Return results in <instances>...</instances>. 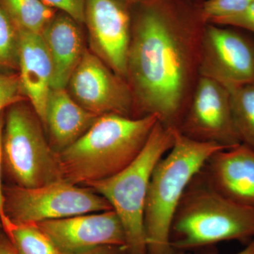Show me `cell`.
<instances>
[{"label": "cell", "instance_id": "obj_1", "mask_svg": "<svg viewBox=\"0 0 254 254\" xmlns=\"http://www.w3.org/2000/svg\"><path fill=\"white\" fill-rule=\"evenodd\" d=\"M132 23L127 81L134 118L155 115L178 129L200 77L201 14H185L165 0H146Z\"/></svg>", "mask_w": 254, "mask_h": 254}, {"label": "cell", "instance_id": "obj_2", "mask_svg": "<svg viewBox=\"0 0 254 254\" xmlns=\"http://www.w3.org/2000/svg\"><path fill=\"white\" fill-rule=\"evenodd\" d=\"M158 122L155 115L98 117L77 141L57 153L63 180L88 187L120 173L141 153Z\"/></svg>", "mask_w": 254, "mask_h": 254}, {"label": "cell", "instance_id": "obj_3", "mask_svg": "<svg viewBox=\"0 0 254 254\" xmlns=\"http://www.w3.org/2000/svg\"><path fill=\"white\" fill-rule=\"evenodd\" d=\"M254 239V208L224 196L205 180L201 171L190 182L174 215L170 245L189 252L227 241L248 244Z\"/></svg>", "mask_w": 254, "mask_h": 254}, {"label": "cell", "instance_id": "obj_4", "mask_svg": "<svg viewBox=\"0 0 254 254\" xmlns=\"http://www.w3.org/2000/svg\"><path fill=\"white\" fill-rule=\"evenodd\" d=\"M224 147L195 141L175 131L172 148L155 165L145 203L147 254H173L170 227L187 187L209 158Z\"/></svg>", "mask_w": 254, "mask_h": 254}, {"label": "cell", "instance_id": "obj_5", "mask_svg": "<svg viewBox=\"0 0 254 254\" xmlns=\"http://www.w3.org/2000/svg\"><path fill=\"white\" fill-rule=\"evenodd\" d=\"M174 128L158 122L139 155L113 177L88 188L108 200L122 222L128 254H147L144 214L147 194L155 165L175 141Z\"/></svg>", "mask_w": 254, "mask_h": 254}, {"label": "cell", "instance_id": "obj_6", "mask_svg": "<svg viewBox=\"0 0 254 254\" xmlns=\"http://www.w3.org/2000/svg\"><path fill=\"white\" fill-rule=\"evenodd\" d=\"M43 123L23 101L7 108L3 128V160L18 186L38 187L63 180L58 155Z\"/></svg>", "mask_w": 254, "mask_h": 254}, {"label": "cell", "instance_id": "obj_7", "mask_svg": "<svg viewBox=\"0 0 254 254\" xmlns=\"http://www.w3.org/2000/svg\"><path fill=\"white\" fill-rule=\"evenodd\" d=\"M4 211L17 223H38L113 210L108 200L88 187L60 180L43 186L4 188Z\"/></svg>", "mask_w": 254, "mask_h": 254}, {"label": "cell", "instance_id": "obj_8", "mask_svg": "<svg viewBox=\"0 0 254 254\" xmlns=\"http://www.w3.org/2000/svg\"><path fill=\"white\" fill-rule=\"evenodd\" d=\"M200 76L227 88L254 84V36L240 28L205 23L200 47Z\"/></svg>", "mask_w": 254, "mask_h": 254}, {"label": "cell", "instance_id": "obj_9", "mask_svg": "<svg viewBox=\"0 0 254 254\" xmlns=\"http://www.w3.org/2000/svg\"><path fill=\"white\" fill-rule=\"evenodd\" d=\"M67 88L78 105L97 116L134 115L133 95L126 80L88 50L71 74Z\"/></svg>", "mask_w": 254, "mask_h": 254}, {"label": "cell", "instance_id": "obj_10", "mask_svg": "<svg viewBox=\"0 0 254 254\" xmlns=\"http://www.w3.org/2000/svg\"><path fill=\"white\" fill-rule=\"evenodd\" d=\"M177 130L195 141L225 148L242 143L232 119L230 92L221 83L205 76L198 78Z\"/></svg>", "mask_w": 254, "mask_h": 254}, {"label": "cell", "instance_id": "obj_11", "mask_svg": "<svg viewBox=\"0 0 254 254\" xmlns=\"http://www.w3.org/2000/svg\"><path fill=\"white\" fill-rule=\"evenodd\" d=\"M92 53L127 81L131 16L121 0H86L85 22Z\"/></svg>", "mask_w": 254, "mask_h": 254}, {"label": "cell", "instance_id": "obj_12", "mask_svg": "<svg viewBox=\"0 0 254 254\" xmlns=\"http://www.w3.org/2000/svg\"><path fill=\"white\" fill-rule=\"evenodd\" d=\"M36 224L63 253H81L103 247L127 250L125 230L113 210Z\"/></svg>", "mask_w": 254, "mask_h": 254}, {"label": "cell", "instance_id": "obj_13", "mask_svg": "<svg viewBox=\"0 0 254 254\" xmlns=\"http://www.w3.org/2000/svg\"><path fill=\"white\" fill-rule=\"evenodd\" d=\"M214 190L228 199L254 208V149L240 143L215 152L201 170Z\"/></svg>", "mask_w": 254, "mask_h": 254}, {"label": "cell", "instance_id": "obj_14", "mask_svg": "<svg viewBox=\"0 0 254 254\" xmlns=\"http://www.w3.org/2000/svg\"><path fill=\"white\" fill-rule=\"evenodd\" d=\"M18 77L28 98L45 127L47 104L52 89L53 64L40 33L19 31Z\"/></svg>", "mask_w": 254, "mask_h": 254}, {"label": "cell", "instance_id": "obj_15", "mask_svg": "<svg viewBox=\"0 0 254 254\" xmlns=\"http://www.w3.org/2000/svg\"><path fill=\"white\" fill-rule=\"evenodd\" d=\"M80 23L57 12L41 33L53 64L52 88H66L85 50Z\"/></svg>", "mask_w": 254, "mask_h": 254}, {"label": "cell", "instance_id": "obj_16", "mask_svg": "<svg viewBox=\"0 0 254 254\" xmlns=\"http://www.w3.org/2000/svg\"><path fill=\"white\" fill-rule=\"evenodd\" d=\"M98 117L78 105L66 88H52L45 123L52 148L56 153L66 149L84 135Z\"/></svg>", "mask_w": 254, "mask_h": 254}, {"label": "cell", "instance_id": "obj_17", "mask_svg": "<svg viewBox=\"0 0 254 254\" xmlns=\"http://www.w3.org/2000/svg\"><path fill=\"white\" fill-rule=\"evenodd\" d=\"M0 4L18 30L40 34L57 13L42 0H0Z\"/></svg>", "mask_w": 254, "mask_h": 254}, {"label": "cell", "instance_id": "obj_18", "mask_svg": "<svg viewBox=\"0 0 254 254\" xmlns=\"http://www.w3.org/2000/svg\"><path fill=\"white\" fill-rule=\"evenodd\" d=\"M3 232L18 254H64L36 223L11 221Z\"/></svg>", "mask_w": 254, "mask_h": 254}, {"label": "cell", "instance_id": "obj_19", "mask_svg": "<svg viewBox=\"0 0 254 254\" xmlns=\"http://www.w3.org/2000/svg\"><path fill=\"white\" fill-rule=\"evenodd\" d=\"M232 119L241 143L254 149V84L228 88Z\"/></svg>", "mask_w": 254, "mask_h": 254}, {"label": "cell", "instance_id": "obj_20", "mask_svg": "<svg viewBox=\"0 0 254 254\" xmlns=\"http://www.w3.org/2000/svg\"><path fill=\"white\" fill-rule=\"evenodd\" d=\"M19 33L0 4V70H18Z\"/></svg>", "mask_w": 254, "mask_h": 254}, {"label": "cell", "instance_id": "obj_21", "mask_svg": "<svg viewBox=\"0 0 254 254\" xmlns=\"http://www.w3.org/2000/svg\"><path fill=\"white\" fill-rule=\"evenodd\" d=\"M254 0H208L200 10L205 23L240 14L253 4Z\"/></svg>", "mask_w": 254, "mask_h": 254}, {"label": "cell", "instance_id": "obj_22", "mask_svg": "<svg viewBox=\"0 0 254 254\" xmlns=\"http://www.w3.org/2000/svg\"><path fill=\"white\" fill-rule=\"evenodd\" d=\"M23 95L18 74L0 73V114L14 103L23 101Z\"/></svg>", "mask_w": 254, "mask_h": 254}, {"label": "cell", "instance_id": "obj_23", "mask_svg": "<svg viewBox=\"0 0 254 254\" xmlns=\"http://www.w3.org/2000/svg\"><path fill=\"white\" fill-rule=\"evenodd\" d=\"M47 5L66 13L78 23L85 22L86 0H42Z\"/></svg>", "mask_w": 254, "mask_h": 254}, {"label": "cell", "instance_id": "obj_24", "mask_svg": "<svg viewBox=\"0 0 254 254\" xmlns=\"http://www.w3.org/2000/svg\"><path fill=\"white\" fill-rule=\"evenodd\" d=\"M209 23L240 28L254 36V2L240 14L215 20Z\"/></svg>", "mask_w": 254, "mask_h": 254}, {"label": "cell", "instance_id": "obj_25", "mask_svg": "<svg viewBox=\"0 0 254 254\" xmlns=\"http://www.w3.org/2000/svg\"><path fill=\"white\" fill-rule=\"evenodd\" d=\"M3 128H4V120H3L2 113L0 114V225H1L2 230H4L11 223V221L5 213L4 188H3L2 184H1V167H2V164L4 163L2 150Z\"/></svg>", "mask_w": 254, "mask_h": 254}, {"label": "cell", "instance_id": "obj_26", "mask_svg": "<svg viewBox=\"0 0 254 254\" xmlns=\"http://www.w3.org/2000/svg\"><path fill=\"white\" fill-rule=\"evenodd\" d=\"M128 254L126 249L119 247H103L88 252L76 254Z\"/></svg>", "mask_w": 254, "mask_h": 254}, {"label": "cell", "instance_id": "obj_27", "mask_svg": "<svg viewBox=\"0 0 254 254\" xmlns=\"http://www.w3.org/2000/svg\"><path fill=\"white\" fill-rule=\"evenodd\" d=\"M0 254H18L5 235L0 234Z\"/></svg>", "mask_w": 254, "mask_h": 254}, {"label": "cell", "instance_id": "obj_28", "mask_svg": "<svg viewBox=\"0 0 254 254\" xmlns=\"http://www.w3.org/2000/svg\"><path fill=\"white\" fill-rule=\"evenodd\" d=\"M236 254H254V239L247 244L243 250Z\"/></svg>", "mask_w": 254, "mask_h": 254}, {"label": "cell", "instance_id": "obj_29", "mask_svg": "<svg viewBox=\"0 0 254 254\" xmlns=\"http://www.w3.org/2000/svg\"><path fill=\"white\" fill-rule=\"evenodd\" d=\"M125 1L128 3H142L146 0H125Z\"/></svg>", "mask_w": 254, "mask_h": 254}, {"label": "cell", "instance_id": "obj_30", "mask_svg": "<svg viewBox=\"0 0 254 254\" xmlns=\"http://www.w3.org/2000/svg\"><path fill=\"white\" fill-rule=\"evenodd\" d=\"M173 254H190L189 252H175Z\"/></svg>", "mask_w": 254, "mask_h": 254}]
</instances>
